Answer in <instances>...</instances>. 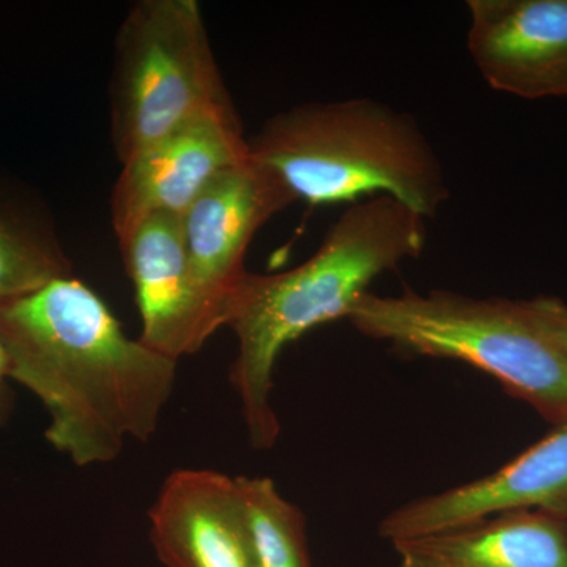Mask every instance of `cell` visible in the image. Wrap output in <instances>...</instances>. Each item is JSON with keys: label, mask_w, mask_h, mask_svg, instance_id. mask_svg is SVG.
Here are the masks:
<instances>
[{"label": "cell", "mask_w": 567, "mask_h": 567, "mask_svg": "<svg viewBox=\"0 0 567 567\" xmlns=\"http://www.w3.org/2000/svg\"><path fill=\"white\" fill-rule=\"evenodd\" d=\"M256 567H311L306 520L270 477L237 476Z\"/></svg>", "instance_id": "obj_13"}, {"label": "cell", "mask_w": 567, "mask_h": 567, "mask_svg": "<svg viewBox=\"0 0 567 567\" xmlns=\"http://www.w3.org/2000/svg\"><path fill=\"white\" fill-rule=\"evenodd\" d=\"M237 111L212 112L142 148L123 164L112 189L118 244L159 213L182 216L218 175L249 159Z\"/></svg>", "instance_id": "obj_6"}, {"label": "cell", "mask_w": 567, "mask_h": 567, "mask_svg": "<svg viewBox=\"0 0 567 567\" xmlns=\"http://www.w3.org/2000/svg\"><path fill=\"white\" fill-rule=\"evenodd\" d=\"M9 377V360H7L6 349H3L2 339H0V423L6 420L9 413L10 394L7 388Z\"/></svg>", "instance_id": "obj_16"}, {"label": "cell", "mask_w": 567, "mask_h": 567, "mask_svg": "<svg viewBox=\"0 0 567 567\" xmlns=\"http://www.w3.org/2000/svg\"><path fill=\"white\" fill-rule=\"evenodd\" d=\"M194 0H142L115 41L112 141L125 163L212 112L234 111Z\"/></svg>", "instance_id": "obj_5"}, {"label": "cell", "mask_w": 567, "mask_h": 567, "mask_svg": "<svg viewBox=\"0 0 567 567\" xmlns=\"http://www.w3.org/2000/svg\"><path fill=\"white\" fill-rule=\"evenodd\" d=\"M248 144L254 162L295 200L391 196L429 219L450 197L445 169L420 123L377 100L290 107L268 118Z\"/></svg>", "instance_id": "obj_3"}, {"label": "cell", "mask_w": 567, "mask_h": 567, "mask_svg": "<svg viewBox=\"0 0 567 567\" xmlns=\"http://www.w3.org/2000/svg\"><path fill=\"white\" fill-rule=\"evenodd\" d=\"M425 221L394 197H368L339 216L306 262L284 274L248 271L226 327L237 336L230 377L254 450H270L281 432L270 393L284 347L319 324L347 319L379 276L420 257Z\"/></svg>", "instance_id": "obj_2"}, {"label": "cell", "mask_w": 567, "mask_h": 567, "mask_svg": "<svg viewBox=\"0 0 567 567\" xmlns=\"http://www.w3.org/2000/svg\"><path fill=\"white\" fill-rule=\"evenodd\" d=\"M148 518L153 547L167 567H256L235 477L177 470Z\"/></svg>", "instance_id": "obj_11"}, {"label": "cell", "mask_w": 567, "mask_h": 567, "mask_svg": "<svg viewBox=\"0 0 567 567\" xmlns=\"http://www.w3.org/2000/svg\"><path fill=\"white\" fill-rule=\"evenodd\" d=\"M9 377L50 412L48 442L80 466L151 439L177 361L123 333L102 298L66 276L0 305Z\"/></svg>", "instance_id": "obj_1"}, {"label": "cell", "mask_w": 567, "mask_h": 567, "mask_svg": "<svg viewBox=\"0 0 567 567\" xmlns=\"http://www.w3.org/2000/svg\"><path fill=\"white\" fill-rule=\"evenodd\" d=\"M121 249L136 289L142 344L174 361L203 349L221 323L194 282L182 216H151L121 241Z\"/></svg>", "instance_id": "obj_10"}, {"label": "cell", "mask_w": 567, "mask_h": 567, "mask_svg": "<svg viewBox=\"0 0 567 567\" xmlns=\"http://www.w3.org/2000/svg\"><path fill=\"white\" fill-rule=\"evenodd\" d=\"M66 276L61 257L0 219V305Z\"/></svg>", "instance_id": "obj_14"}, {"label": "cell", "mask_w": 567, "mask_h": 567, "mask_svg": "<svg viewBox=\"0 0 567 567\" xmlns=\"http://www.w3.org/2000/svg\"><path fill=\"white\" fill-rule=\"evenodd\" d=\"M518 509L567 518V421L498 472L388 514L379 535L393 544Z\"/></svg>", "instance_id": "obj_9"}, {"label": "cell", "mask_w": 567, "mask_h": 567, "mask_svg": "<svg viewBox=\"0 0 567 567\" xmlns=\"http://www.w3.org/2000/svg\"><path fill=\"white\" fill-rule=\"evenodd\" d=\"M347 320L402 352L475 365L548 423L567 421V353L533 322L520 300L446 290L365 293Z\"/></svg>", "instance_id": "obj_4"}, {"label": "cell", "mask_w": 567, "mask_h": 567, "mask_svg": "<svg viewBox=\"0 0 567 567\" xmlns=\"http://www.w3.org/2000/svg\"><path fill=\"white\" fill-rule=\"evenodd\" d=\"M289 189L251 156L218 175L182 215L194 282L226 327L245 276V254L268 219L293 204Z\"/></svg>", "instance_id": "obj_7"}, {"label": "cell", "mask_w": 567, "mask_h": 567, "mask_svg": "<svg viewBox=\"0 0 567 567\" xmlns=\"http://www.w3.org/2000/svg\"><path fill=\"white\" fill-rule=\"evenodd\" d=\"M533 322L567 353V303L557 297L520 300Z\"/></svg>", "instance_id": "obj_15"}, {"label": "cell", "mask_w": 567, "mask_h": 567, "mask_svg": "<svg viewBox=\"0 0 567 567\" xmlns=\"http://www.w3.org/2000/svg\"><path fill=\"white\" fill-rule=\"evenodd\" d=\"M466 48L495 91L567 99V0H468Z\"/></svg>", "instance_id": "obj_8"}, {"label": "cell", "mask_w": 567, "mask_h": 567, "mask_svg": "<svg viewBox=\"0 0 567 567\" xmlns=\"http://www.w3.org/2000/svg\"><path fill=\"white\" fill-rule=\"evenodd\" d=\"M393 546L398 567H567V518L507 511Z\"/></svg>", "instance_id": "obj_12"}]
</instances>
